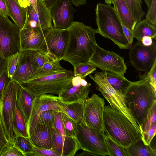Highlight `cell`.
Masks as SVG:
<instances>
[{"label": "cell", "mask_w": 156, "mask_h": 156, "mask_svg": "<svg viewBox=\"0 0 156 156\" xmlns=\"http://www.w3.org/2000/svg\"><path fill=\"white\" fill-rule=\"evenodd\" d=\"M67 30L69 39L62 60L69 62L74 68L88 62L95 50V35L99 33L98 30L77 21L74 22Z\"/></svg>", "instance_id": "1"}, {"label": "cell", "mask_w": 156, "mask_h": 156, "mask_svg": "<svg viewBox=\"0 0 156 156\" xmlns=\"http://www.w3.org/2000/svg\"><path fill=\"white\" fill-rule=\"evenodd\" d=\"M104 131L115 141L124 148L141 138L140 132L121 112L105 106L103 115Z\"/></svg>", "instance_id": "2"}, {"label": "cell", "mask_w": 156, "mask_h": 156, "mask_svg": "<svg viewBox=\"0 0 156 156\" xmlns=\"http://www.w3.org/2000/svg\"><path fill=\"white\" fill-rule=\"evenodd\" d=\"M73 71L37 75L20 85L34 98L48 94L59 95L72 86Z\"/></svg>", "instance_id": "3"}, {"label": "cell", "mask_w": 156, "mask_h": 156, "mask_svg": "<svg viewBox=\"0 0 156 156\" xmlns=\"http://www.w3.org/2000/svg\"><path fill=\"white\" fill-rule=\"evenodd\" d=\"M95 11L99 34L110 39L120 49H129L131 45L125 36L115 9L111 4L100 3L97 4Z\"/></svg>", "instance_id": "4"}, {"label": "cell", "mask_w": 156, "mask_h": 156, "mask_svg": "<svg viewBox=\"0 0 156 156\" xmlns=\"http://www.w3.org/2000/svg\"><path fill=\"white\" fill-rule=\"evenodd\" d=\"M126 106L139 126L153 102L156 92L145 79L131 82L123 93Z\"/></svg>", "instance_id": "5"}, {"label": "cell", "mask_w": 156, "mask_h": 156, "mask_svg": "<svg viewBox=\"0 0 156 156\" xmlns=\"http://www.w3.org/2000/svg\"><path fill=\"white\" fill-rule=\"evenodd\" d=\"M93 81L96 89L100 91L114 109L122 112L130 120L136 129L140 128L130 110L127 107L123 94L113 88L108 81L103 71L89 75Z\"/></svg>", "instance_id": "6"}, {"label": "cell", "mask_w": 156, "mask_h": 156, "mask_svg": "<svg viewBox=\"0 0 156 156\" xmlns=\"http://www.w3.org/2000/svg\"><path fill=\"white\" fill-rule=\"evenodd\" d=\"M20 85L11 78L5 86L1 99L0 120L9 142L14 144L13 124L16 109V97Z\"/></svg>", "instance_id": "7"}, {"label": "cell", "mask_w": 156, "mask_h": 156, "mask_svg": "<svg viewBox=\"0 0 156 156\" xmlns=\"http://www.w3.org/2000/svg\"><path fill=\"white\" fill-rule=\"evenodd\" d=\"M105 133L88 126L83 121L77 123L75 139L80 149L96 156H110Z\"/></svg>", "instance_id": "8"}, {"label": "cell", "mask_w": 156, "mask_h": 156, "mask_svg": "<svg viewBox=\"0 0 156 156\" xmlns=\"http://www.w3.org/2000/svg\"><path fill=\"white\" fill-rule=\"evenodd\" d=\"M69 34L67 29L53 27L46 30L44 39L38 50L51 61L60 63L66 50Z\"/></svg>", "instance_id": "9"}, {"label": "cell", "mask_w": 156, "mask_h": 156, "mask_svg": "<svg viewBox=\"0 0 156 156\" xmlns=\"http://www.w3.org/2000/svg\"><path fill=\"white\" fill-rule=\"evenodd\" d=\"M20 30L0 13V56L6 58L20 51Z\"/></svg>", "instance_id": "10"}, {"label": "cell", "mask_w": 156, "mask_h": 156, "mask_svg": "<svg viewBox=\"0 0 156 156\" xmlns=\"http://www.w3.org/2000/svg\"><path fill=\"white\" fill-rule=\"evenodd\" d=\"M88 62L92 63L103 71L123 76H125L124 74L127 69L122 57L113 51L104 49L97 44Z\"/></svg>", "instance_id": "11"}, {"label": "cell", "mask_w": 156, "mask_h": 156, "mask_svg": "<svg viewBox=\"0 0 156 156\" xmlns=\"http://www.w3.org/2000/svg\"><path fill=\"white\" fill-rule=\"evenodd\" d=\"M129 58L131 65L137 70L148 73L156 61V42L145 46L138 41L129 48Z\"/></svg>", "instance_id": "12"}, {"label": "cell", "mask_w": 156, "mask_h": 156, "mask_svg": "<svg viewBox=\"0 0 156 156\" xmlns=\"http://www.w3.org/2000/svg\"><path fill=\"white\" fill-rule=\"evenodd\" d=\"M105 107L104 99L93 94L85 101L82 120L89 126L105 133L103 119Z\"/></svg>", "instance_id": "13"}, {"label": "cell", "mask_w": 156, "mask_h": 156, "mask_svg": "<svg viewBox=\"0 0 156 156\" xmlns=\"http://www.w3.org/2000/svg\"><path fill=\"white\" fill-rule=\"evenodd\" d=\"M58 96L51 94H42L34 98L29 118L27 123L29 137L37 125L38 117L44 112L53 110L62 112L58 105Z\"/></svg>", "instance_id": "14"}, {"label": "cell", "mask_w": 156, "mask_h": 156, "mask_svg": "<svg viewBox=\"0 0 156 156\" xmlns=\"http://www.w3.org/2000/svg\"><path fill=\"white\" fill-rule=\"evenodd\" d=\"M50 12L55 28L67 29L74 22L75 9L70 0H57Z\"/></svg>", "instance_id": "15"}, {"label": "cell", "mask_w": 156, "mask_h": 156, "mask_svg": "<svg viewBox=\"0 0 156 156\" xmlns=\"http://www.w3.org/2000/svg\"><path fill=\"white\" fill-rule=\"evenodd\" d=\"M39 70L33 60L31 50L20 51L16 69L11 79L20 84L34 77Z\"/></svg>", "instance_id": "16"}, {"label": "cell", "mask_w": 156, "mask_h": 156, "mask_svg": "<svg viewBox=\"0 0 156 156\" xmlns=\"http://www.w3.org/2000/svg\"><path fill=\"white\" fill-rule=\"evenodd\" d=\"M46 31L38 27L31 28L28 23L26 25L20 30V51H38L44 41Z\"/></svg>", "instance_id": "17"}, {"label": "cell", "mask_w": 156, "mask_h": 156, "mask_svg": "<svg viewBox=\"0 0 156 156\" xmlns=\"http://www.w3.org/2000/svg\"><path fill=\"white\" fill-rule=\"evenodd\" d=\"M80 149V145L75 138L62 136L54 129L51 149L58 156H74Z\"/></svg>", "instance_id": "18"}, {"label": "cell", "mask_w": 156, "mask_h": 156, "mask_svg": "<svg viewBox=\"0 0 156 156\" xmlns=\"http://www.w3.org/2000/svg\"><path fill=\"white\" fill-rule=\"evenodd\" d=\"M28 17L29 20L36 22L37 27L44 30L53 27L50 11L47 8L43 0H37V6L34 8L28 6Z\"/></svg>", "instance_id": "19"}, {"label": "cell", "mask_w": 156, "mask_h": 156, "mask_svg": "<svg viewBox=\"0 0 156 156\" xmlns=\"http://www.w3.org/2000/svg\"><path fill=\"white\" fill-rule=\"evenodd\" d=\"M54 130L53 127L37 124L29 138L34 146L51 149Z\"/></svg>", "instance_id": "20"}, {"label": "cell", "mask_w": 156, "mask_h": 156, "mask_svg": "<svg viewBox=\"0 0 156 156\" xmlns=\"http://www.w3.org/2000/svg\"><path fill=\"white\" fill-rule=\"evenodd\" d=\"M91 84L72 86L58 96V100L65 103L80 102L84 103L90 90Z\"/></svg>", "instance_id": "21"}, {"label": "cell", "mask_w": 156, "mask_h": 156, "mask_svg": "<svg viewBox=\"0 0 156 156\" xmlns=\"http://www.w3.org/2000/svg\"><path fill=\"white\" fill-rule=\"evenodd\" d=\"M12 20L20 30L28 23V7L21 6L18 0H6Z\"/></svg>", "instance_id": "22"}, {"label": "cell", "mask_w": 156, "mask_h": 156, "mask_svg": "<svg viewBox=\"0 0 156 156\" xmlns=\"http://www.w3.org/2000/svg\"><path fill=\"white\" fill-rule=\"evenodd\" d=\"M34 98L30 93L20 86L17 94L16 107L24 117L26 123L30 115Z\"/></svg>", "instance_id": "23"}, {"label": "cell", "mask_w": 156, "mask_h": 156, "mask_svg": "<svg viewBox=\"0 0 156 156\" xmlns=\"http://www.w3.org/2000/svg\"><path fill=\"white\" fill-rule=\"evenodd\" d=\"M121 23L133 31L137 23L132 16L124 0H115L113 4Z\"/></svg>", "instance_id": "24"}, {"label": "cell", "mask_w": 156, "mask_h": 156, "mask_svg": "<svg viewBox=\"0 0 156 156\" xmlns=\"http://www.w3.org/2000/svg\"><path fill=\"white\" fill-rule=\"evenodd\" d=\"M57 104L61 110V112L66 114L77 123L82 122L83 115L84 103L78 102L65 103L58 100Z\"/></svg>", "instance_id": "25"}, {"label": "cell", "mask_w": 156, "mask_h": 156, "mask_svg": "<svg viewBox=\"0 0 156 156\" xmlns=\"http://www.w3.org/2000/svg\"><path fill=\"white\" fill-rule=\"evenodd\" d=\"M133 37L139 42H141L142 38L148 36L156 39V25L147 19L137 22L133 30Z\"/></svg>", "instance_id": "26"}, {"label": "cell", "mask_w": 156, "mask_h": 156, "mask_svg": "<svg viewBox=\"0 0 156 156\" xmlns=\"http://www.w3.org/2000/svg\"><path fill=\"white\" fill-rule=\"evenodd\" d=\"M127 156H156L155 149L144 144L141 138L124 148Z\"/></svg>", "instance_id": "27"}, {"label": "cell", "mask_w": 156, "mask_h": 156, "mask_svg": "<svg viewBox=\"0 0 156 156\" xmlns=\"http://www.w3.org/2000/svg\"><path fill=\"white\" fill-rule=\"evenodd\" d=\"M103 71L108 81L112 86L123 94L131 83V81L125 76L110 72Z\"/></svg>", "instance_id": "28"}, {"label": "cell", "mask_w": 156, "mask_h": 156, "mask_svg": "<svg viewBox=\"0 0 156 156\" xmlns=\"http://www.w3.org/2000/svg\"><path fill=\"white\" fill-rule=\"evenodd\" d=\"M14 144L24 156H33V149L29 137L21 135L17 131L14 130Z\"/></svg>", "instance_id": "29"}, {"label": "cell", "mask_w": 156, "mask_h": 156, "mask_svg": "<svg viewBox=\"0 0 156 156\" xmlns=\"http://www.w3.org/2000/svg\"><path fill=\"white\" fill-rule=\"evenodd\" d=\"M156 120V100L148 109L139 126L141 133L146 132Z\"/></svg>", "instance_id": "30"}, {"label": "cell", "mask_w": 156, "mask_h": 156, "mask_svg": "<svg viewBox=\"0 0 156 156\" xmlns=\"http://www.w3.org/2000/svg\"><path fill=\"white\" fill-rule=\"evenodd\" d=\"M106 143L111 156H127L124 147L118 144L104 131Z\"/></svg>", "instance_id": "31"}, {"label": "cell", "mask_w": 156, "mask_h": 156, "mask_svg": "<svg viewBox=\"0 0 156 156\" xmlns=\"http://www.w3.org/2000/svg\"><path fill=\"white\" fill-rule=\"evenodd\" d=\"M132 16L138 22L141 20L145 13L141 6V0H124Z\"/></svg>", "instance_id": "32"}, {"label": "cell", "mask_w": 156, "mask_h": 156, "mask_svg": "<svg viewBox=\"0 0 156 156\" xmlns=\"http://www.w3.org/2000/svg\"><path fill=\"white\" fill-rule=\"evenodd\" d=\"M17 131L21 135L29 137L27 123L21 113L16 107L13 124V131Z\"/></svg>", "instance_id": "33"}, {"label": "cell", "mask_w": 156, "mask_h": 156, "mask_svg": "<svg viewBox=\"0 0 156 156\" xmlns=\"http://www.w3.org/2000/svg\"><path fill=\"white\" fill-rule=\"evenodd\" d=\"M61 117L65 135L75 138L77 123L63 112Z\"/></svg>", "instance_id": "34"}, {"label": "cell", "mask_w": 156, "mask_h": 156, "mask_svg": "<svg viewBox=\"0 0 156 156\" xmlns=\"http://www.w3.org/2000/svg\"><path fill=\"white\" fill-rule=\"evenodd\" d=\"M97 67L90 62H87L79 64L75 67L73 73L75 76H79L82 79L96 69Z\"/></svg>", "instance_id": "35"}, {"label": "cell", "mask_w": 156, "mask_h": 156, "mask_svg": "<svg viewBox=\"0 0 156 156\" xmlns=\"http://www.w3.org/2000/svg\"><path fill=\"white\" fill-rule=\"evenodd\" d=\"M67 70L63 68L60 63L50 60L44 63L40 69L37 75L63 72L66 71Z\"/></svg>", "instance_id": "36"}, {"label": "cell", "mask_w": 156, "mask_h": 156, "mask_svg": "<svg viewBox=\"0 0 156 156\" xmlns=\"http://www.w3.org/2000/svg\"><path fill=\"white\" fill-rule=\"evenodd\" d=\"M56 112L53 110H48L44 112L38 117L37 124H41L54 127Z\"/></svg>", "instance_id": "37"}, {"label": "cell", "mask_w": 156, "mask_h": 156, "mask_svg": "<svg viewBox=\"0 0 156 156\" xmlns=\"http://www.w3.org/2000/svg\"><path fill=\"white\" fill-rule=\"evenodd\" d=\"M20 54V52L7 58L6 71L9 78H12L15 70Z\"/></svg>", "instance_id": "38"}, {"label": "cell", "mask_w": 156, "mask_h": 156, "mask_svg": "<svg viewBox=\"0 0 156 156\" xmlns=\"http://www.w3.org/2000/svg\"><path fill=\"white\" fill-rule=\"evenodd\" d=\"M140 78L147 80L156 92V61L149 71L140 76Z\"/></svg>", "instance_id": "39"}, {"label": "cell", "mask_w": 156, "mask_h": 156, "mask_svg": "<svg viewBox=\"0 0 156 156\" xmlns=\"http://www.w3.org/2000/svg\"><path fill=\"white\" fill-rule=\"evenodd\" d=\"M33 60L37 66L40 69L46 62L50 60L45 55L37 50H31Z\"/></svg>", "instance_id": "40"}, {"label": "cell", "mask_w": 156, "mask_h": 156, "mask_svg": "<svg viewBox=\"0 0 156 156\" xmlns=\"http://www.w3.org/2000/svg\"><path fill=\"white\" fill-rule=\"evenodd\" d=\"M156 132V122H155L146 132L141 133V138L145 144L147 145L150 144Z\"/></svg>", "instance_id": "41"}, {"label": "cell", "mask_w": 156, "mask_h": 156, "mask_svg": "<svg viewBox=\"0 0 156 156\" xmlns=\"http://www.w3.org/2000/svg\"><path fill=\"white\" fill-rule=\"evenodd\" d=\"M24 156L23 154L14 145V144L9 142L2 150L0 156Z\"/></svg>", "instance_id": "42"}, {"label": "cell", "mask_w": 156, "mask_h": 156, "mask_svg": "<svg viewBox=\"0 0 156 156\" xmlns=\"http://www.w3.org/2000/svg\"><path fill=\"white\" fill-rule=\"evenodd\" d=\"M146 4L148 7V10L146 16V19L156 25V0H151Z\"/></svg>", "instance_id": "43"}, {"label": "cell", "mask_w": 156, "mask_h": 156, "mask_svg": "<svg viewBox=\"0 0 156 156\" xmlns=\"http://www.w3.org/2000/svg\"><path fill=\"white\" fill-rule=\"evenodd\" d=\"M32 145L33 149V156H58L54 151L51 149L39 148Z\"/></svg>", "instance_id": "44"}, {"label": "cell", "mask_w": 156, "mask_h": 156, "mask_svg": "<svg viewBox=\"0 0 156 156\" xmlns=\"http://www.w3.org/2000/svg\"><path fill=\"white\" fill-rule=\"evenodd\" d=\"M54 127L56 131L59 132L62 135L66 136L62 119L61 112H56Z\"/></svg>", "instance_id": "45"}, {"label": "cell", "mask_w": 156, "mask_h": 156, "mask_svg": "<svg viewBox=\"0 0 156 156\" xmlns=\"http://www.w3.org/2000/svg\"><path fill=\"white\" fill-rule=\"evenodd\" d=\"M9 142L0 120V156L2 150Z\"/></svg>", "instance_id": "46"}, {"label": "cell", "mask_w": 156, "mask_h": 156, "mask_svg": "<svg viewBox=\"0 0 156 156\" xmlns=\"http://www.w3.org/2000/svg\"><path fill=\"white\" fill-rule=\"evenodd\" d=\"M11 79L9 77L6 71L0 77V99L1 98L3 90L5 86Z\"/></svg>", "instance_id": "47"}, {"label": "cell", "mask_w": 156, "mask_h": 156, "mask_svg": "<svg viewBox=\"0 0 156 156\" xmlns=\"http://www.w3.org/2000/svg\"><path fill=\"white\" fill-rule=\"evenodd\" d=\"M0 13L9 16L12 19V16L8 8L6 0H0Z\"/></svg>", "instance_id": "48"}, {"label": "cell", "mask_w": 156, "mask_h": 156, "mask_svg": "<svg viewBox=\"0 0 156 156\" xmlns=\"http://www.w3.org/2000/svg\"><path fill=\"white\" fill-rule=\"evenodd\" d=\"M122 25L124 34L129 44L131 45H132L133 38H134L133 31L129 29L122 24Z\"/></svg>", "instance_id": "49"}, {"label": "cell", "mask_w": 156, "mask_h": 156, "mask_svg": "<svg viewBox=\"0 0 156 156\" xmlns=\"http://www.w3.org/2000/svg\"><path fill=\"white\" fill-rule=\"evenodd\" d=\"M6 71V59L0 56V77Z\"/></svg>", "instance_id": "50"}, {"label": "cell", "mask_w": 156, "mask_h": 156, "mask_svg": "<svg viewBox=\"0 0 156 156\" xmlns=\"http://www.w3.org/2000/svg\"><path fill=\"white\" fill-rule=\"evenodd\" d=\"M152 42V38L148 36H144L141 40V42L145 46H149L151 45Z\"/></svg>", "instance_id": "51"}, {"label": "cell", "mask_w": 156, "mask_h": 156, "mask_svg": "<svg viewBox=\"0 0 156 156\" xmlns=\"http://www.w3.org/2000/svg\"><path fill=\"white\" fill-rule=\"evenodd\" d=\"M72 4L76 6H80L86 4L87 0H70Z\"/></svg>", "instance_id": "52"}, {"label": "cell", "mask_w": 156, "mask_h": 156, "mask_svg": "<svg viewBox=\"0 0 156 156\" xmlns=\"http://www.w3.org/2000/svg\"><path fill=\"white\" fill-rule=\"evenodd\" d=\"M45 5L50 11L52 6L54 4L57 0H43Z\"/></svg>", "instance_id": "53"}, {"label": "cell", "mask_w": 156, "mask_h": 156, "mask_svg": "<svg viewBox=\"0 0 156 156\" xmlns=\"http://www.w3.org/2000/svg\"><path fill=\"white\" fill-rule=\"evenodd\" d=\"M20 5L23 7H27L30 6L27 0H18Z\"/></svg>", "instance_id": "54"}, {"label": "cell", "mask_w": 156, "mask_h": 156, "mask_svg": "<svg viewBox=\"0 0 156 156\" xmlns=\"http://www.w3.org/2000/svg\"><path fill=\"white\" fill-rule=\"evenodd\" d=\"M76 155L79 156H96L93 153L85 151H83L81 153L77 154Z\"/></svg>", "instance_id": "55"}, {"label": "cell", "mask_w": 156, "mask_h": 156, "mask_svg": "<svg viewBox=\"0 0 156 156\" xmlns=\"http://www.w3.org/2000/svg\"><path fill=\"white\" fill-rule=\"evenodd\" d=\"M30 5L34 8H36L37 6V0H27Z\"/></svg>", "instance_id": "56"}, {"label": "cell", "mask_w": 156, "mask_h": 156, "mask_svg": "<svg viewBox=\"0 0 156 156\" xmlns=\"http://www.w3.org/2000/svg\"><path fill=\"white\" fill-rule=\"evenodd\" d=\"M115 0H104L105 3L111 4H113Z\"/></svg>", "instance_id": "57"}, {"label": "cell", "mask_w": 156, "mask_h": 156, "mask_svg": "<svg viewBox=\"0 0 156 156\" xmlns=\"http://www.w3.org/2000/svg\"><path fill=\"white\" fill-rule=\"evenodd\" d=\"M1 100L0 99V112H1Z\"/></svg>", "instance_id": "58"}]
</instances>
